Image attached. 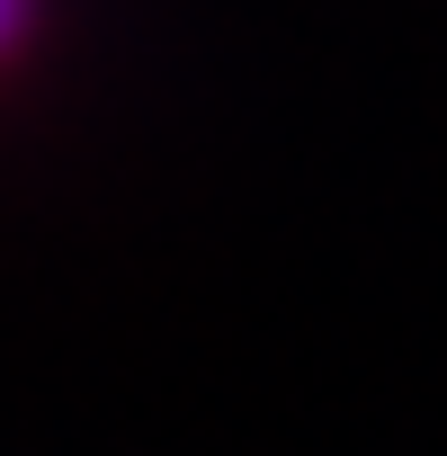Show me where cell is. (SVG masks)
Segmentation results:
<instances>
[{
    "label": "cell",
    "mask_w": 447,
    "mask_h": 456,
    "mask_svg": "<svg viewBox=\"0 0 447 456\" xmlns=\"http://www.w3.org/2000/svg\"><path fill=\"white\" fill-rule=\"evenodd\" d=\"M19 28H28V0H0V45H10Z\"/></svg>",
    "instance_id": "6da1fadb"
}]
</instances>
